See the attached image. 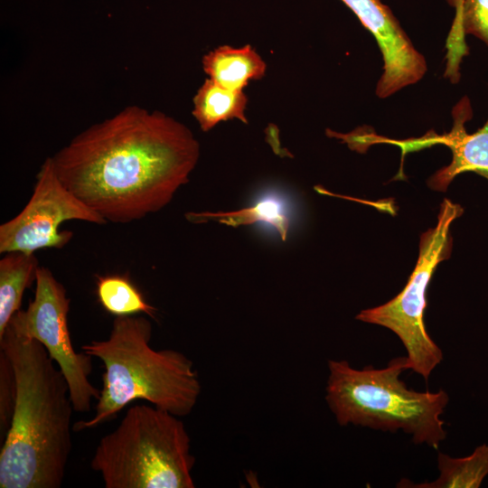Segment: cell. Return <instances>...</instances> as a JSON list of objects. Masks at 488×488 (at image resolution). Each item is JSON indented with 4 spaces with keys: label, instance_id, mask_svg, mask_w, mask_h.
<instances>
[{
    "label": "cell",
    "instance_id": "cell-19",
    "mask_svg": "<svg viewBox=\"0 0 488 488\" xmlns=\"http://www.w3.org/2000/svg\"><path fill=\"white\" fill-rule=\"evenodd\" d=\"M464 0H447L448 4L455 8V10H460Z\"/></svg>",
    "mask_w": 488,
    "mask_h": 488
},
{
    "label": "cell",
    "instance_id": "cell-12",
    "mask_svg": "<svg viewBox=\"0 0 488 488\" xmlns=\"http://www.w3.org/2000/svg\"><path fill=\"white\" fill-rule=\"evenodd\" d=\"M39 267L34 253L11 251L0 259V336L21 309L23 293L35 283Z\"/></svg>",
    "mask_w": 488,
    "mask_h": 488
},
{
    "label": "cell",
    "instance_id": "cell-1",
    "mask_svg": "<svg viewBox=\"0 0 488 488\" xmlns=\"http://www.w3.org/2000/svg\"><path fill=\"white\" fill-rule=\"evenodd\" d=\"M200 145L182 123L129 106L76 136L52 158L61 182L107 222L165 207L189 180Z\"/></svg>",
    "mask_w": 488,
    "mask_h": 488
},
{
    "label": "cell",
    "instance_id": "cell-14",
    "mask_svg": "<svg viewBox=\"0 0 488 488\" xmlns=\"http://www.w3.org/2000/svg\"><path fill=\"white\" fill-rule=\"evenodd\" d=\"M193 104L192 115L204 132L228 119L237 118L247 123L244 92L224 88L211 79L205 80L198 89Z\"/></svg>",
    "mask_w": 488,
    "mask_h": 488
},
{
    "label": "cell",
    "instance_id": "cell-9",
    "mask_svg": "<svg viewBox=\"0 0 488 488\" xmlns=\"http://www.w3.org/2000/svg\"><path fill=\"white\" fill-rule=\"evenodd\" d=\"M373 35L383 67L375 93L386 99L418 82L426 74L425 57L415 48L390 8L380 0H341Z\"/></svg>",
    "mask_w": 488,
    "mask_h": 488
},
{
    "label": "cell",
    "instance_id": "cell-8",
    "mask_svg": "<svg viewBox=\"0 0 488 488\" xmlns=\"http://www.w3.org/2000/svg\"><path fill=\"white\" fill-rule=\"evenodd\" d=\"M71 220L107 223L61 182L48 157L37 174L27 204L15 217L0 225V253L61 249L71 239L72 232L60 231V226Z\"/></svg>",
    "mask_w": 488,
    "mask_h": 488
},
{
    "label": "cell",
    "instance_id": "cell-16",
    "mask_svg": "<svg viewBox=\"0 0 488 488\" xmlns=\"http://www.w3.org/2000/svg\"><path fill=\"white\" fill-rule=\"evenodd\" d=\"M96 292L102 307L115 316L145 314L154 318L156 313L127 275L99 276Z\"/></svg>",
    "mask_w": 488,
    "mask_h": 488
},
{
    "label": "cell",
    "instance_id": "cell-6",
    "mask_svg": "<svg viewBox=\"0 0 488 488\" xmlns=\"http://www.w3.org/2000/svg\"><path fill=\"white\" fill-rule=\"evenodd\" d=\"M463 212L461 205L444 199L436 225L420 236L418 258L404 288L389 302L362 310L355 317L393 332L407 351L409 370L426 381L443 360L442 350L429 336L425 325L427 291L437 265L451 255L450 226Z\"/></svg>",
    "mask_w": 488,
    "mask_h": 488
},
{
    "label": "cell",
    "instance_id": "cell-13",
    "mask_svg": "<svg viewBox=\"0 0 488 488\" xmlns=\"http://www.w3.org/2000/svg\"><path fill=\"white\" fill-rule=\"evenodd\" d=\"M439 476L431 483H407L403 479L398 487L416 488H478L488 475V444L477 446L465 457H451L438 453Z\"/></svg>",
    "mask_w": 488,
    "mask_h": 488
},
{
    "label": "cell",
    "instance_id": "cell-2",
    "mask_svg": "<svg viewBox=\"0 0 488 488\" xmlns=\"http://www.w3.org/2000/svg\"><path fill=\"white\" fill-rule=\"evenodd\" d=\"M0 350L16 378V402L0 450V488H59L72 449L67 380L44 346L7 325Z\"/></svg>",
    "mask_w": 488,
    "mask_h": 488
},
{
    "label": "cell",
    "instance_id": "cell-5",
    "mask_svg": "<svg viewBox=\"0 0 488 488\" xmlns=\"http://www.w3.org/2000/svg\"><path fill=\"white\" fill-rule=\"evenodd\" d=\"M178 416L153 405H134L102 436L90 466L106 488H193L195 459Z\"/></svg>",
    "mask_w": 488,
    "mask_h": 488
},
{
    "label": "cell",
    "instance_id": "cell-11",
    "mask_svg": "<svg viewBox=\"0 0 488 488\" xmlns=\"http://www.w3.org/2000/svg\"><path fill=\"white\" fill-rule=\"evenodd\" d=\"M202 65L211 80L234 90H243L249 80L262 78L266 71L265 61L249 45L220 46L203 57Z\"/></svg>",
    "mask_w": 488,
    "mask_h": 488
},
{
    "label": "cell",
    "instance_id": "cell-18",
    "mask_svg": "<svg viewBox=\"0 0 488 488\" xmlns=\"http://www.w3.org/2000/svg\"><path fill=\"white\" fill-rule=\"evenodd\" d=\"M461 23L465 35H473L488 46V0H464Z\"/></svg>",
    "mask_w": 488,
    "mask_h": 488
},
{
    "label": "cell",
    "instance_id": "cell-10",
    "mask_svg": "<svg viewBox=\"0 0 488 488\" xmlns=\"http://www.w3.org/2000/svg\"><path fill=\"white\" fill-rule=\"evenodd\" d=\"M472 115L470 100L464 97L454 107V125L449 133L442 136L433 133L405 141L389 140V143L400 146L403 154L436 144L445 145L451 150L450 164L437 170L427 181V185L435 191H446L455 177L466 172L488 180V118L481 128L468 134L465 124Z\"/></svg>",
    "mask_w": 488,
    "mask_h": 488
},
{
    "label": "cell",
    "instance_id": "cell-3",
    "mask_svg": "<svg viewBox=\"0 0 488 488\" xmlns=\"http://www.w3.org/2000/svg\"><path fill=\"white\" fill-rule=\"evenodd\" d=\"M151 338L147 317L116 316L107 339L81 346L83 352L102 361L105 371L94 416L76 423L73 430L90 429L113 419L137 399L178 417L192 412L201 394L192 361L176 350L153 349Z\"/></svg>",
    "mask_w": 488,
    "mask_h": 488
},
{
    "label": "cell",
    "instance_id": "cell-4",
    "mask_svg": "<svg viewBox=\"0 0 488 488\" xmlns=\"http://www.w3.org/2000/svg\"><path fill=\"white\" fill-rule=\"evenodd\" d=\"M326 402L340 426L352 424L372 429L402 430L412 442L434 449L446 437L441 415L449 398L439 389H409L399 379L409 370L407 356L390 360L383 369L358 370L347 361H328Z\"/></svg>",
    "mask_w": 488,
    "mask_h": 488
},
{
    "label": "cell",
    "instance_id": "cell-17",
    "mask_svg": "<svg viewBox=\"0 0 488 488\" xmlns=\"http://www.w3.org/2000/svg\"><path fill=\"white\" fill-rule=\"evenodd\" d=\"M16 378L8 356L0 350V441L3 443L11 425L16 402Z\"/></svg>",
    "mask_w": 488,
    "mask_h": 488
},
{
    "label": "cell",
    "instance_id": "cell-15",
    "mask_svg": "<svg viewBox=\"0 0 488 488\" xmlns=\"http://www.w3.org/2000/svg\"><path fill=\"white\" fill-rule=\"evenodd\" d=\"M185 217L192 223L217 221L234 228L257 222L267 223L276 230L283 241L286 240L290 228L286 204L275 196L265 197L250 207L237 211L189 212Z\"/></svg>",
    "mask_w": 488,
    "mask_h": 488
},
{
    "label": "cell",
    "instance_id": "cell-7",
    "mask_svg": "<svg viewBox=\"0 0 488 488\" xmlns=\"http://www.w3.org/2000/svg\"><path fill=\"white\" fill-rule=\"evenodd\" d=\"M70 305L64 286L49 268L40 266L33 299L25 310L17 311L7 325L44 346L67 380L74 410L87 413L92 400L99 399V390L89 380L93 357L77 352L71 343L68 325Z\"/></svg>",
    "mask_w": 488,
    "mask_h": 488
}]
</instances>
